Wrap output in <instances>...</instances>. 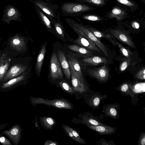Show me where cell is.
Returning a JSON list of instances; mask_svg holds the SVG:
<instances>
[{"mask_svg":"<svg viewBox=\"0 0 145 145\" xmlns=\"http://www.w3.org/2000/svg\"><path fill=\"white\" fill-rule=\"evenodd\" d=\"M60 9L63 16L76 17L94 10L95 8L84 3L69 2L63 3L60 7Z\"/></svg>","mask_w":145,"mask_h":145,"instance_id":"6da1fadb","label":"cell"},{"mask_svg":"<svg viewBox=\"0 0 145 145\" xmlns=\"http://www.w3.org/2000/svg\"><path fill=\"white\" fill-rule=\"evenodd\" d=\"M29 99L31 104L34 107L38 104H42L52 106L59 109H71L73 108L71 103L62 98L50 100L48 98L44 99L42 97L31 96L29 97Z\"/></svg>","mask_w":145,"mask_h":145,"instance_id":"7a4b0ae2","label":"cell"},{"mask_svg":"<svg viewBox=\"0 0 145 145\" xmlns=\"http://www.w3.org/2000/svg\"><path fill=\"white\" fill-rule=\"evenodd\" d=\"M77 21L73 19L67 18L64 20L67 23H70L80 29L92 40L106 56H108L107 48L104 44L92 33L88 30L79 19L75 18Z\"/></svg>","mask_w":145,"mask_h":145,"instance_id":"3957f363","label":"cell"},{"mask_svg":"<svg viewBox=\"0 0 145 145\" xmlns=\"http://www.w3.org/2000/svg\"><path fill=\"white\" fill-rule=\"evenodd\" d=\"M78 35V38L74 40L77 45L91 51L101 52V50L82 31L70 23H67Z\"/></svg>","mask_w":145,"mask_h":145,"instance_id":"277c9868","label":"cell"},{"mask_svg":"<svg viewBox=\"0 0 145 145\" xmlns=\"http://www.w3.org/2000/svg\"><path fill=\"white\" fill-rule=\"evenodd\" d=\"M35 6L39 8L49 16L54 19L57 18L59 12L58 11L59 5L44 0H30Z\"/></svg>","mask_w":145,"mask_h":145,"instance_id":"5b68a950","label":"cell"},{"mask_svg":"<svg viewBox=\"0 0 145 145\" xmlns=\"http://www.w3.org/2000/svg\"><path fill=\"white\" fill-rule=\"evenodd\" d=\"M12 20L21 21V14L16 7L8 4L5 7L1 21L9 24Z\"/></svg>","mask_w":145,"mask_h":145,"instance_id":"8992f818","label":"cell"},{"mask_svg":"<svg viewBox=\"0 0 145 145\" xmlns=\"http://www.w3.org/2000/svg\"><path fill=\"white\" fill-rule=\"evenodd\" d=\"M22 129L19 124H15L8 130L1 132V134L9 138L14 145H18L22 137Z\"/></svg>","mask_w":145,"mask_h":145,"instance_id":"52a82bcc","label":"cell"},{"mask_svg":"<svg viewBox=\"0 0 145 145\" xmlns=\"http://www.w3.org/2000/svg\"><path fill=\"white\" fill-rule=\"evenodd\" d=\"M26 74V72H24L19 76L3 83L0 86V91L5 92L11 91L23 84L25 80Z\"/></svg>","mask_w":145,"mask_h":145,"instance_id":"ba28073f","label":"cell"},{"mask_svg":"<svg viewBox=\"0 0 145 145\" xmlns=\"http://www.w3.org/2000/svg\"><path fill=\"white\" fill-rule=\"evenodd\" d=\"M50 76L52 79L56 80L63 78V74L57 56L55 53L51 56L50 63Z\"/></svg>","mask_w":145,"mask_h":145,"instance_id":"9c48e42d","label":"cell"},{"mask_svg":"<svg viewBox=\"0 0 145 145\" xmlns=\"http://www.w3.org/2000/svg\"><path fill=\"white\" fill-rule=\"evenodd\" d=\"M27 68L26 65L18 64L13 65L4 75L0 82L4 83L17 77L24 73Z\"/></svg>","mask_w":145,"mask_h":145,"instance_id":"30bf717a","label":"cell"},{"mask_svg":"<svg viewBox=\"0 0 145 145\" xmlns=\"http://www.w3.org/2000/svg\"><path fill=\"white\" fill-rule=\"evenodd\" d=\"M107 31L121 42L133 48H135L134 44L129 37L123 31L118 29H108Z\"/></svg>","mask_w":145,"mask_h":145,"instance_id":"8fae6325","label":"cell"},{"mask_svg":"<svg viewBox=\"0 0 145 145\" xmlns=\"http://www.w3.org/2000/svg\"><path fill=\"white\" fill-rule=\"evenodd\" d=\"M88 72L92 76L100 81H105L109 77V70L105 65L98 68L89 70Z\"/></svg>","mask_w":145,"mask_h":145,"instance_id":"7c38bea8","label":"cell"},{"mask_svg":"<svg viewBox=\"0 0 145 145\" xmlns=\"http://www.w3.org/2000/svg\"><path fill=\"white\" fill-rule=\"evenodd\" d=\"M68 62L77 77L82 82L85 83L80 67L77 59L73 55L68 54Z\"/></svg>","mask_w":145,"mask_h":145,"instance_id":"4fadbf2b","label":"cell"},{"mask_svg":"<svg viewBox=\"0 0 145 145\" xmlns=\"http://www.w3.org/2000/svg\"><path fill=\"white\" fill-rule=\"evenodd\" d=\"M70 68L72 84L75 91L80 93L86 91L87 87L85 83L82 82L78 79L70 66Z\"/></svg>","mask_w":145,"mask_h":145,"instance_id":"5bb4252c","label":"cell"},{"mask_svg":"<svg viewBox=\"0 0 145 145\" xmlns=\"http://www.w3.org/2000/svg\"><path fill=\"white\" fill-rule=\"evenodd\" d=\"M10 47L17 51L25 49V43L24 39L19 35H16L10 39L9 43Z\"/></svg>","mask_w":145,"mask_h":145,"instance_id":"9a60e30c","label":"cell"},{"mask_svg":"<svg viewBox=\"0 0 145 145\" xmlns=\"http://www.w3.org/2000/svg\"><path fill=\"white\" fill-rule=\"evenodd\" d=\"M81 62L86 65H97L100 64H106L108 60L105 57L92 56L84 58Z\"/></svg>","mask_w":145,"mask_h":145,"instance_id":"2e32d148","label":"cell"},{"mask_svg":"<svg viewBox=\"0 0 145 145\" xmlns=\"http://www.w3.org/2000/svg\"><path fill=\"white\" fill-rule=\"evenodd\" d=\"M57 55L60 63L65 76L69 80L71 75V72L69 64L65 54L63 52L59 50L57 52Z\"/></svg>","mask_w":145,"mask_h":145,"instance_id":"e0dca14e","label":"cell"},{"mask_svg":"<svg viewBox=\"0 0 145 145\" xmlns=\"http://www.w3.org/2000/svg\"><path fill=\"white\" fill-rule=\"evenodd\" d=\"M126 14L125 12L122 9L117 6H114L107 12L106 18L108 19L115 18L118 21H120Z\"/></svg>","mask_w":145,"mask_h":145,"instance_id":"ac0fdd59","label":"cell"},{"mask_svg":"<svg viewBox=\"0 0 145 145\" xmlns=\"http://www.w3.org/2000/svg\"><path fill=\"white\" fill-rule=\"evenodd\" d=\"M62 126L65 133L72 140L80 144L86 143V142L80 137L79 134L74 129L64 124H63Z\"/></svg>","mask_w":145,"mask_h":145,"instance_id":"d6986e66","label":"cell"},{"mask_svg":"<svg viewBox=\"0 0 145 145\" xmlns=\"http://www.w3.org/2000/svg\"><path fill=\"white\" fill-rule=\"evenodd\" d=\"M60 12L56 19H54L51 16H49L50 19L54 29L57 33L62 38H65L66 33L62 22L60 19Z\"/></svg>","mask_w":145,"mask_h":145,"instance_id":"ffe728a7","label":"cell"},{"mask_svg":"<svg viewBox=\"0 0 145 145\" xmlns=\"http://www.w3.org/2000/svg\"><path fill=\"white\" fill-rule=\"evenodd\" d=\"M97 38H103L106 39L113 45H116V42L114 40L110 34L102 32L89 25H84Z\"/></svg>","mask_w":145,"mask_h":145,"instance_id":"44dd1931","label":"cell"},{"mask_svg":"<svg viewBox=\"0 0 145 145\" xmlns=\"http://www.w3.org/2000/svg\"><path fill=\"white\" fill-rule=\"evenodd\" d=\"M85 125L90 129L101 135L111 134L114 131V129L112 127L106 125H95L88 124H85Z\"/></svg>","mask_w":145,"mask_h":145,"instance_id":"7402d4cb","label":"cell"},{"mask_svg":"<svg viewBox=\"0 0 145 145\" xmlns=\"http://www.w3.org/2000/svg\"><path fill=\"white\" fill-rule=\"evenodd\" d=\"M35 7L36 12L40 21L48 29L52 30V27L51 25L52 24L49 16L37 7Z\"/></svg>","mask_w":145,"mask_h":145,"instance_id":"603a6c76","label":"cell"},{"mask_svg":"<svg viewBox=\"0 0 145 145\" xmlns=\"http://www.w3.org/2000/svg\"><path fill=\"white\" fill-rule=\"evenodd\" d=\"M10 59L6 54H4L0 59V81L7 72L10 65Z\"/></svg>","mask_w":145,"mask_h":145,"instance_id":"cb8c5ba5","label":"cell"},{"mask_svg":"<svg viewBox=\"0 0 145 145\" xmlns=\"http://www.w3.org/2000/svg\"><path fill=\"white\" fill-rule=\"evenodd\" d=\"M40 123L42 127L47 130H53V126L56 121L55 120L50 116L40 117L39 118Z\"/></svg>","mask_w":145,"mask_h":145,"instance_id":"d4e9b609","label":"cell"},{"mask_svg":"<svg viewBox=\"0 0 145 145\" xmlns=\"http://www.w3.org/2000/svg\"><path fill=\"white\" fill-rule=\"evenodd\" d=\"M69 49L78 52L83 57H87L92 56L91 50L79 46L77 45H71L69 46Z\"/></svg>","mask_w":145,"mask_h":145,"instance_id":"484cf974","label":"cell"},{"mask_svg":"<svg viewBox=\"0 0 145 145\" xmlns=\"http://www.w3.org/2000/svg\"><path fill=\"white\" fill-rule=\"evenodd\" d=\"M46 52V46H43L40 50L36 64V68L38 73H40L41 70Z\"/></svg>","mask_w":145,"mask_h":145,"instance_id":"4316f807","label":"cell"},{"mask_svg":"<svg viewBox=\"0 0 145 145\" xmlns=\"http://www.w3.org/2000/svg\"><path fill=\"white\" fill-rule=\"evenodd\" d=\"M81 18L84 20L93 22H97L108 20V19L106 18H105L97 15L92 14L82 15Z\"/></svg>","mask_w":145,"mask_h":145,"instance_id":"83f0119b","label":"cell"},{"mask_svg":"<svg viewBox=\"0 0 145 145\" xmlns=\"http://www.w3.org/2000/svg\"><path fill=\"white\" fill-rule=\"evenodd\" d=\"M82 3H88L95 6L101 7L105 5L110 0H73Z\"/></svg>","mask_w":145,"mask_h":145,"instance_id":"f1b7e54d","label":"cell"},{"mask_svg":"<svg viewBox=\"0 0 145 145\" xmlns=\"http://www.w3.org/2000/svg\"><path fill=\"white\" fill-rule=\"evenodd\" d=\"M102 112H104L106 116L114 117L117 114V112L116 109L110 105L105 106Z\"/></svg>","mask_w":145,"mask_h":145,"instance_id":"f546056e","label":"cell"},{"mask_svg":"<svg viewBox=\"0 0 145 145\" xmlns=\"http://www.w3.org/2000/svg\"><path fill=\"white\" fill-rule=\"evenodd\" d=\"M82 122L84 124H88L95 125H105L99 120L92 117H84L83 118Z\"/></svg>","mask_w":145,"mask_h":145,"instance_id":"4dcf8cb0","label":"cell"},{"mask_svg":"<svg viewBox=\"0 0 145 145\" xmlns=\"http://www.w3.org/2000/svg\"><path fill=\"white\" fill-rule=\"evenodd\" d=\"M59 87L62 89L70 94H73L75 91L66 81L64 80L58 83Z\"/></svg>","mask_w":145,"mask_h":145,"instance_id":"1f68e13d","label":"cell"},{"mask_svg":"<svg viewBox=\"0 0 145 145\" xmlns=\"http://www.w3.org/2000/svg\"><path fill=\"white\" fill-rule=\"evenodd\" d=\"M101 99V97L99 96L95 97L91 100L90 103L93 106L97 107L99 106Z\"/></svg>","mask_w":145,"mask_h":145,"instance_id":"d6a6232c","label":"cell"},{"mask_svg":"<svg viewBox=\"0 0 145 145\" xmlns=\"http://www.w3.org/2000/svg\"><path fill=\"white\" fill-rule=\"evenodd\" d=\"M0 142L3 145H12L11 141L5 137L3 134H0Z\"/></svg>","mask_w":145,"mask_h":145,"instance_id":"836d02e7","label":"cell"},{"mask_svg":"<svg viewBox=\"0 0 145 145\" xmlns=\"http://www.w3.org/2000/svg\"><path fill=\"white\" fill-rule=\"evenodd\" d=\"M116 44L119 46L120 49L123 54L127 57H128L129 56V54L127 51L119 42L116 41Z\"/></svg>","mask_w":145,"mask_h":145,"instance_id":"e575fe53","label":"cell"},{"mask_svg":"<svg viewBox=\"0 0 145 145\" xmlns=\"http://www.w3.org/2000/svg\"><path fill=\"white\" fill-rule=\"evenodd\" d=\"M137 76L140 79H145V69H142L137 74Z\"/></svg>","mask_w":145,"mask_h":145,"instance_id":"d590c367","label":"cell"},{"mask_svg":"<svg viewBox=\"0 0 145 145\" xmlns=\"http://www.w3.org/2000/svg\"><path fill=\"white\" fill-rule=\"evenodd\" d=\"M58 144L56 141L51 140H46L44 143V145H58Z\"/></svg>","mask_w":145,"mask_h":145,"instance_id":"8d00e7d4","label":"cell"},{"mask_svg":"<svg viewBox=\"0 0 145 145\" xmlns=\"http://www.w3.org/2000/svg\"><path fill=\"white\" fill-rule=\"evenodd\" d=\"M127 63L126 61L123 62L121 64L120 67V69L121 71H123L125 70L127 67Z\"/></svg>","mask_w":145,"mask_h":145,"instance_id":"74e56055","label":"cell"},{"mask_svg":"<svg viewBox=\"0 0 145 145\" xmlns=\"http://www.w3.org/2000/svg\"><path fill=\"white\" fill-rule=\"evenodd\" d=\"M131 25L132 27L134 28L138 29L139 28V24L137 22H132Z\"/></svg>","mask_w":145,"mask_h":145,"instance_id":"f35d334b","label":"cell"},{"mask_svg":"<svg viewBox=\"0 0 145 145\" xmlns=\"http://www.w3.org/2000/svg\"><path fill=\"white\" fill-rule=\"evenodd\" d=\"M128 88V85L127 84H124L121 87V89L122 91L125 92L127 90Z\"/></svg>","mask_w":145,"mask_h":145,"instance_id":"ab89813d","label":"cell"},{"mask_svg":"<svg viewBox=\"0 0 145 145\" xmlns=\"http://www.w3.org/2000/svg\"><path fill=\"white\" fill-rule=\"evenodd\" d=\"M35 126L36 127H37L38 129L39 130L40 129L38 121L37 118V116L36 115L35 116Z\"/></svg>","mask_w":145,"mask_h":145,"instance_id":"60d3db41","label":"cell"},{"mask_svg":"<svg viewBox=\"0 0 145 145\" xmlns=\"http://www.w3.org/2000/svg\"><path fill=\"white\" fill-rule=\"evenodd\" d=\"M141 144L142 145L145 144V137L142 139L141 142Z\"/></svg>","mask_w":145,"mask_h":145,"instance_id":"b9f144b4","label":"cell"},{"mask_svg":"<svg viewBox=\"0 0 145 145\" xmlns=\"http://www.w3.org/2000/svg\"><path fill=\"white\" fill-rule=\"evenodd\" d=\"M45 0V1H53V0Z\"/></svg>","mask_w":145,"mask_h":145,"instance_id":"7bdbcfd3","label":"cell"}]
</instances>
